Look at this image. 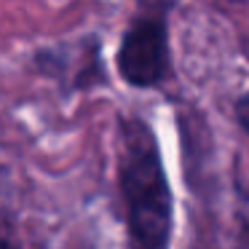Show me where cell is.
Wrapping results in <instances>:
<instances>
[{"label":"cell","instance_id":"cell-1","mask_svg":"<svg viewBox=\"0 0 249 249\" xmlns=\"http://www.w3.org/2000/svg\"><path fill=\"white\" fill-rule=\"evenodd\" d=\"M118 182L131 249H169L174 198L153 129L142 118L121 121Z\"/></svg>","mask_w":249,"mask_h":249},{"label":"cell","instance_id":"cell-3","mask_svg":"<svg viewBox=\"0 0 249 249\" xmlns=\"http://www.w3.org/2000/svg\"><path fill=\"white\" fill-rule=\"evenodd\" d=\"M0 249H22L17 241V233H14L11 222L0 217Z\"/></svg>","mask_w":249,"mask_h":249},{"label":"cell","instance_id":"cell-2","mask_svg":"<svg viewBox=\"0 0 249 249\" xmlns=\"http://www.w3.org/2000/svg\"><path fill=\"white\" fill-rule=\"evenodd\" d=\"M118 72L134 89L161 86L169 78V30L161 14H140L129 24L118 49Z\"/></svg>","mask_w":249,"mask_h":249},{"label":"cell","instance_id":"cell-4","mask_svg":"<svg viewBox=\"0 0 249 249\" xmlns=\"http://www.w3.org/2000/svg\"><path fill=\"white\" fill-rule=\"evenodd\" d=\"M233 113H236L238 126H241V129L249 134V94H244V97L236 99V105H233Z\"/></svg>","mask_w":249,"mask_h":249}]
</instances>
